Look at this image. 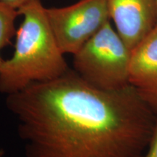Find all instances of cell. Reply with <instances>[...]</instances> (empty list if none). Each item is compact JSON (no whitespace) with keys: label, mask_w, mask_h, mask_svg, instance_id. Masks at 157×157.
<instances>
[{"label":"cell","mask_w":157,"mask_h":157,"mask_svg":"<svg viewBox=\"0 0 157 157\" xmlns=\"http://www.w3.org/2000/svg\"><path fill=\"white\" fill-rule=\"evenodd\" d=\"M26 157H143L157 113L129 84L90 85L69 68L6 98Z\"/></svg>","instance_id":"obj_1"},{"label":"cell","mask_w":157,"mask_h":157,"mask_svg":"<svg viewBox=\"0 0 157 157\" xmlns=\"http://www.w3.org/2000/svg\"><path fill=\"white\" fill-rule=\"evenodd\" d=\"M40 0H29L18 9L23 22L16 33L13 56L0 67V93L10 95L31 84L48 82L69 69Z\"/></svg>","instance_id":"obj_2"},{"label":"cell","mask_w":157,"mask_h":157,"mask_svg":"<svg viewBox=\"0 0 157 157\" xmlns=\"http://www.w3.org/2000/svg\"><path fill=\"white\" fill-rule=\"evenodd\" d=\"M131 52L109 21L73 55L74 71L98 89H121L130 84Z\"/></svg>","instance_id":"obj_3"},{"label":"cell","mask_w":157,"mask_h":157,"mask_svg":"<svg viewBox=\"0 0 157 157\" xmlns=\"http://www.w3.org/2000/svg\"><path fill=\"white\" fill-rule=\"evenodd\" d=\"M45 12L63 54H75L111 21L107 0H79L67 7L46 8Z\"/></svg>","instance_id":"obj_4"},{"label":"cell","mask_w":157,"mask_h":157,"mask_svg":"<svg viewBox=\"0 0 157 157\" xmlns=\"http://www.w3.org/2000/svg\"><path fill=\"white\" fill-rule=\"evenodd\" d=\"M110 19L131 51L157 25L156 0H107Z\"/></svg>","instance_id":"obj_5"},{"label":"cell","mask_w":157,"mask_h":157,"mask_svg":"<svg viewBox=\"0 0 157 157\" xmlns=\"http://www.w3.org/2000/svg\"><path fill=\"white\" fill-rule=\"evenodd\" d=\"M129 84L157 113V26L132 50Z\"/></svg>","instance_id":"obj_6"},{"label":"cell","mask_w":157,"mask_h":157,"mask_svg":"<svg viewBox=\"0 0 157 157\" xmlns=\"http://www.w3.org/2000/svg\"><path fill=\"white\" fill-rule=\"evenodd\" d=\"M19 15L18 10L0 1V50L10 44L16 35L15 23Z\"/></svg>","instance_id":"obj_7"},{"label":"cell","mask_w":157,"mask_h":157,"mask_svg":"<svg viewBox=\"0 0 157 157\" xmlns=\"http://www.w3.org/2000/svg\"><path fill=\"white\" fill-rule=\"evenodd\" d=\"M143 157H157V119L151 140L149 143L146 154Z\"/></svg>","instance_id":"obj_8"},{"label":"cell","mask_w":157,"mask_h":157,"mask_svg":"<svg viewBox=\"0 0 157 157\" xmlns=\"http://www.w3.org/2000/svg\"><path fill=\"white\" fill-rule=\"evenodd\" d=\"M1 2H3L7 5L12 6L16 9H20L22 6L25 4H26L29 0H0Z\"/></svg>","instance_id":"obj_9"},{"label":"cell","mask_w":157,"mask_h":157,"mask_svg":"<svg viewBox=\"0 0 157 157\" xmlns=\"http://www.w3.org/2000/svg\"><path fill=\"white\" fill-rule=\"evenodd\" d=\"M5 155V151L3 149L0 148V157H2Z\"/></svg>","instance_id":"obj_10"},{"label":"cell","mask_w":157,"mask_h":157,"mask_svg":"<svg viewBox=\"0 0 157 157\" xmlns=\"http://www.w3.org/2000/svg\"><path fill=\"white\" fill-rule=\"evenodd\" d=\"M3 61H4V60L1 58V56H0V67H1V66H2V64Z\"/></svg>","instance_id":"obj_11"},{"label":"cell","mask_w":157,"mask_h":157,"mask_svg":"<svg viewBox=\"0 0 157 157\" xmlns=\"http://www.w3.org/2000/svg\"><path fill=\"white\" fill-rule=\"evenodd\" d=\"M156 4H157V0H156ZM156 26H157V25H156Z\"/></svg>","instance_id":"obj_12"}]
</instances>
